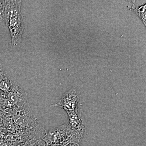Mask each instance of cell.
<instances>
[{"instance_id":"1","label":"cell","mask_w":146,"mask_h":146,"mask_svg":"<svg viewBox=\"0 0 146 146\" xmlns=\"http://www.w3.org/2000/svg\"><path fill=\"white\" fill-rule=\"evenodd\" d=\"M5 23L10 31L12 45L13 46H18L21 44L25 29L21 13L10 16Z\"/></svg>"},{"instance_id":"2","label":"cell","mask_w":146,"mask_h":146,"mask_svg":"<svg viewBox=\"0 0 146 146\" xmlns=\"http://www.w3.org/2000/svg\"><path fill=\"white\" fill-rule=\"evenodd\" d=\"M79 100V96L76 88L73 87L64 94L59 101L52 106L61 108L67 112L77 111Z\"/></svg>"},{"instance_id":"5","label":"cell","mask_w":146,"mask_h":146,"mask_svg":"<svg viewBox=\"0 0 146 146\" xmlns=\"http://www.w3.org/2000/svg\"><path fill=\"white\" fill-rule=\"evenodd\" d=\"M129 10L132 11L136 14L143 22L145 27H146V4L143 5L139 7H136L134 4L132 6L127 7Z\"/></svg>"},{"instance_id":"4","label":"cell","mask_w":146,"mask_h":146,"mask_svg":"<svg viewBox=\"0 0 146 146\" xmlns=\"http://www.w3.org/2000/svg\"><path fill=\"white\" fill-rule=\"evenodd\" d=\"M70 119V126L73 130L83 133L84 126L83 121L78 114L77 111L67 112Z\"/></svg>"},{"instance_id":"9","label":"cell","mask_w":146,"mask_h":146,"mask_svg":"<svg viewBox=\"0 0 146 146\" xmlns=\"http://www.w3.org/2000/svg\"><path fill=\"white\" fill-rule=\"evenodd\" d=\"M16 146H29L28 143H22L20 144V145H18Z\"/></svg>"},{"instance_id":"6","label":"cell","mask_w":146,"mask_h":146,"mask_svg":"<svg viewBox=\"0 0 146 146\" xmlns=\"http://www.w3.org/2000/svg\"><path fill=\"white\" fill-rule=\"evenodd\" d=\"M14 82L12 81L9 77L0 82V91L7 94L10 91Z\"/></svg>"},{"instance_id":"7","label":"cell","mask_w":146,"mask_h":146,"mask_svg":"<svg viewBox=\"0 0 146 146\" xmlns=\"http://www.w3.org/2000/svg\"><path fill=\"white\" fill-rule=\"evenodd\" d=\"M6 1H0V21L4 22Z\"/></svg>"},{"instance_id":"10","label":"cell","mask_w":146,"mask_h":146,"mask_svg":"<svg viewBox=\"0 0 146 146\" xmlns=\"http://www.w3.org/2000/svg\"><path fill=\"white\" fill-rule=\"evenodd\" d=\"M64 146V145H54V146Z\"/></svg>"},{"instance_id":"8","label":"cell","mask_w":146,"mask_h":146,"mask_svg":"<svg viewBox=\"0 0 146 146\" xmlns=\"http://www.w3.org/2000/svg\"><path fill=\"white\" fill-rule=\"evenodd\" d=\"M8 75L3 67L0 64V82L8 77Z\"/></svg>"},{"instance_id":"3","label":"cell","mask_w":146,"mask_h":146,"mask_svg":"<svg viewBox=\"0 0 146 146\" xmlns=\"http://www.w3.org/2000/svg\"><path fill=\"white\" fill-rule=\"evenodd\" d=\"M9 102L19 108H25L28 104L27 93L23 87L14 82L11 89L7 93Z\"/></svg>"}]
</instances>
